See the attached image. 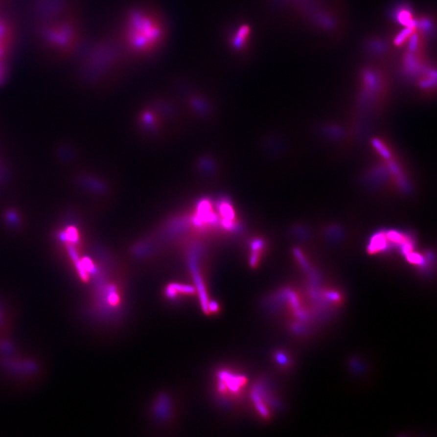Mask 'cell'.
Segmentation results:
<instances>
[{
	"label": "cell",
	"mask_w": 437,
	"mask_h": 437,
	"mask_svg": "<svg viewBox=\"0 0 437 437\" xmlns=\"http://www.w3.org/2000/svg\"><path fill=\"white\" fill-rule=\"evenodd\" d=\"M164 37V28L157 17L144 10L132 12L126 21V40L128 46L138 54H147L157 49Z\"/></svg>",
	"instance_id": "obj_1"
},
{
	"label": "cell",
	"mask_w": 437,
	"mask_h": 437,
	"mask_svg": "<svg viewBox=\"0 0 437 437\" xmlns=\"http://www.w3.org/2000/svg\"><path fill=\"white\" fill-rule=\"evenodd\" d=\"M246 383V378L242 376L231 374L227 371H222L219 374L218 386L220 393H225L227 391H230L229 393L236 394Z\"/></svg>",
	"instance_id": "obj_2"
},
{
	"label": "cell",
	"mask_w": 437,
	"mask_h": 437,
	"mask_svg": "<svg viewBox=\"0 0 437 437\" xmlns=\"http://www.w3.org/2000/svg\"><path fill=\"white\" fill-rule=\"evenodd\" d=\"M194 288L191 286L182 285L177 283H172L168 286L165 290V295L169 299H174L178 294L192 295L194 294Z\"/></svg>",
	"instance_id": "obj_3"
},
{
	"label": "cell",
	"mask_w": 437,
	"mask_h": 437,
	"mask_svg": "<svg viewBox=\"0 0 437 437\" xmlns=\"http://www.w3.org/2000/svg\"><path fill=\"white\" fill-rule=\"evenodd\" d=\"M276 360L278 363H280L281 365H284L286 363L288 362L287 357L283 353L276 354Z\"/></svg>",
	"instance_id": "obj_4"
}]
</instances>
